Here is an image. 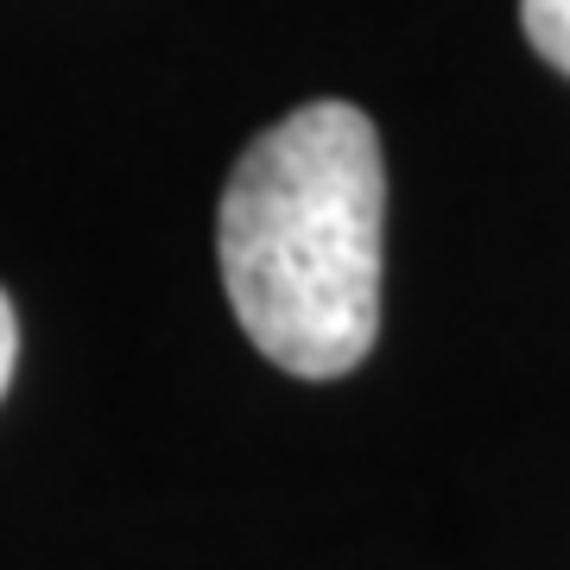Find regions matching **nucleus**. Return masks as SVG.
Masks as SVG:
<instances>
[{
  "instance_id": "nucleus-1",
  "label": "nucleus",
  "mask_w": 570,
  "mask_h": 570,
  "mask_svg": "<svg viewBox=\"0 0 570 570\" xmlns=\"http://www.w3.org/2000/svg\"><path fill=\"white\" fill-rule=\"evenodd\" d=\"M381 134L355 102H305L228 171L216 254L247 343L298 381H336L381 336Z\"/></svg>"
},
{
  "instance_id": "nucleus-2",
  "label": "nucleus",
  "mask_w": 570,
  "mask_h": 570,
  "mask_svg": "<svg viewBox=\"0 0 570 570\" xmlns=\"http://www.w3.org/2000/svg\"><path fill=\"white\" fill-rule=\"evenodd\" d=\"M520 26H527L532 51L570 77V0H520Z\"/></svg>"
},
{
  "instance_id": "nucleus-3",
  "label": "nucleus",
  "mask_w": 570,
  "mask_h": 570,
  "mask_svg": "<svg viewBox=\"0 0 570 570\" xmlns=\"http://www.w3.org/2000/svg\"><path fill=\"white\" fill-rule=\"evenodd\" d=\"M13 362H20V324H13V305H7V292H0V393L13 381Z\"/></svg>"
}]
</instances>
